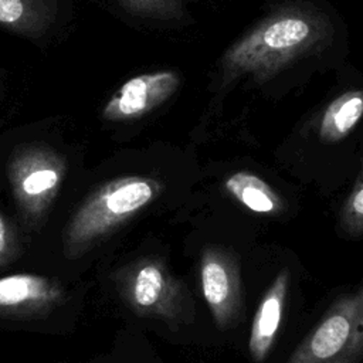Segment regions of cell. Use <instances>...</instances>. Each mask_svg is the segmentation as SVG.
<instances>
[{"label": "cell", "instance_id": "7", "mask_svg": "<svg viewBox=\"0 0 363 363\" xmlns=\"http://www.w3.org/2000/svg\"><path fill=\"white\" fill-rule=\"evenodd\" d=\"M200 284L217 326H234L242 308L240 268L234 257L220 248H207L200 259Z\"/></svg>", "mask_w": 363, "mask_h": 363}, {"label": "cell", "instance_id": "4", "mask_svg": "<svg viewBox=\"0 0 363 363\" xmlns=\"http://www.w3.org/2000/svg\"><path fill=\"white\" fill-rule=\"evenodd\" d=\"M363 354V289L340 296L288 363H357Z\"/></svg>", "mask_w": 363, "mask_h": 363}, {"label": "cell", "instance_id": "8", "mask_svg": "<svg viewBox=\"0 0 363 363\" xmlns=\"http://www.w3.org/2000/svg\"><path fill=\"white\" fill-rule=\"evenodd\" d=\"M179 85L180 77L173 69L136 75L112 94L102 109V118L111 122L139 119L164 104Z\"/></svg>", "mask_w": 363, "mask_h": 363}, {"label": "cell", "instance_id": "15", "mask_svg": "<svg viewBox=\"0 0 363 363\" xmlns=\"http://www.w3.org/2000/svg\"><path fill=\"white\" fill-rule=\"evenodd\" d=\"M343 227L352 235H360L363 231V182L359 176L343 207Z\"/></svg>", "mask_w": 363, "mask_h": 363}, {"label": "cell", "instance_id": "13", "mask_svg": "<svg viewBox=\"0 0 363 363\" xmlns=\"http://www.w3.org/2000/svg\"><path fill=\"white\" fill-rule=\"evenodd\" d=\"M24 231L0 207V269L14 262L24 250Z\"/></svg>", "mask_w": 363, "mask_h": 363}, {"label": "cell", "instance_id": "3", "mask_svg": "<svg viewBox=\"0 0 363 363\" xmlns=\"http://www.w3.org/2000/svg\"><path fill=\"white\" fill-rule=\"evenodd\" d=\"M67 174L61 153L43 142L21 143L7 160V183L26 234L41 230Z\"/></svg>", "mask_w": 363, "mask_h": 363}, {"label": "cell", "instance_id": "11", "mask_svg": "<svg viewBox=\"0 0 363 363\" xmlns=\"http://www.w3.org/2000/svg\"><path fill=\"white\" fill-rule=\"evenodd\" d=\"M224 187L230 196L254 213L277 214L284 208L282 199L272 186L254 173L237 172L225 180Z\"/></svg>", "mask_w": 363, "mask_h": 363}, {"label": "cell", "instance_id": "6", "mask_svg": "<svg viewBox=\"0 0 363 363\" xmlns=\"http://www.w3.org/2000/svg\"><path fill=\"white\" fill-rule=\"evenodd\" d=\"M69 295L62 282L38 274L0 277V328L28 329L58 312Z\"/></svg>", "mask_w": 363, "mask_h": 363}, {"label": "cell", "instance_id": "1", "mask_svg": "<svg viewBox=\"0 0 363 363\" xmlns=\"http://www.w3.org/2000/svg\"><path fill=\"white\" fill-rule=\"evenodd\" d=\"M330 35L332 27L320 13L284 7L262 18L224 52L223 79L250 77L265 82L298 58L318 52Z\"/></svg>", "mask_w": 363, "mask_h": 363}, {"label": "cell", "instance_id": "14", "mask_svg": "<svg viewBox=\"0 0 363 363\" xmlns=\"http://www.w3.org/2000/svg\"><path fill=\"white\" fill-rule=\"evenodd\" d=\"M123 9L140 17L172 20L182 16L180 0H118Z\"/></svg>", "mask_w": 363, "mask_h": 363}, {"label": "cell", "instance_id": "9", "mask_svg": "<svg viewBox=\"0 0 363 363\" xmlns=\"http://www.w3.org/2000/svg\"><path fill=\"white\" fill-rule=\"evenodd\" d=\"M288 286L289 272L286 268H282L258 305L248 339V350L257 363L267 359L275 342L284 315Z\"/></svg>", "mask_w": 363, "mask_h": 363}, {"label": "cell", "instance_id": "10", "mask_svg": "<svg viewBox=\"0 0 363 363\" xmlns=\"http://www.w3.org/2000/svg\"><path fill=\"white\" fill-rule=\"evenodd\" d=\"M55 14L57 0H0V26L18 35L41 37Z\"/></svg>", "mask_w": 363, "mask_h": 363}, {"label": "cell", "instance_id": "2", "mask_svg": "<svg viewBox=\"0 0 363 363\" xmlns=\"http://www.w3.org/2000/svg\"><path fill=\"white\" fill-rule=\"evenodd\" d=\"M163 191L149 176H123L95 189L74 211L62 231V251L69 259L84 255Z\"/></svg>", "mask_w": 363, "mask_h": 363}, {"label": "cell", "instance_id": "12", "mask_svg": "<svg viewBox=\"0 0 363 363\" xmlns=\"http://www.w3.org/2000/svg\"><path fill=\"white\" fill-rule=\"evenodd\" d=\"M363 112L362 92L347 91L333 99L325 109L319 123V138L325 143H335L346 138L360 121Z\"/></svg>", "mask_w": 363, "mask_h": 363}, {"label": "cell", "instance_id": "5", "mask_svg": "<svg viewBox=\"0 0 363 363\" xmlns=\"http://www.w3.org/2000/svg\"><path fill=\"white\" fill-rule=\"evenodd\" d=\"M115 281L126 305L139 316L173 325L189 312L186 286L157 258H143L119 269Z\"/></svg>", "mask_w": 363, "mask_h": 363}]
</instances>
